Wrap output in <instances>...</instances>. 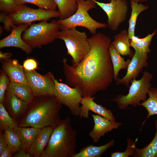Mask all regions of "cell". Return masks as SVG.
Wrapping results in <instances>:
<instances>
[{
	"label": "cell",
	"instance_id": "24",
	"mask_svg": "<svg viewBox=\"0 0 157 157\" xmlns=\"http://www.w3.org/2000/svg\"><path fill=\"white\" fill-rule=\"evenodd\" d=\"M131 12L128 21L129 27L127 31L129 39L135 36V31L138 16L142 12L147 10L148 5H144L133 1H130Z\"/></svg>",
	"mask_w": 157,
	"mask_h": 157
},
{
	"label": "cell",
	"instance_id": "28",
	"mask_svg": "<svg viewBox=\"0 0 157 157\" xmlns=\"http://www.w3.org/2000/svg\"><path fill=\"white\" fill-rule=\"evenodd\" d=\"M149 97L139 106L145 108L148 113L147 119L150 116L157 115V88L151 87L148 92Z\"/></svg>",
	"mask_w": 157,
	"mask_h": 157
},
{
	"label": "cell",
	"instance_id": "16",
	"mask_svg": "<svg viewBox=\"0 0 157 157\" xmlns=\"http://www.w3.org/2000/svg\"><path fill=\"white\" fill-rule=\"evenodd\" d=\"M1 60L2 70L7 75L10 82L28 84L23 65L17 60L10 58Z\"/></svg>",
	"mask_w": 157,
	"mask_h": 157
},
{
	"label": "cell",
	"instance_id": "7",
	"mask_svg": "<svg viewBox=\"0 0 157 157\" xmlns=\"http://www.w3.org/2000/svg\"><path fill=\"white\" fill-rule=\"evenodd\" d=\"M58 39L64 42L67 53L72 58V65L81 62L90 50L89 38L85 32L79 31L76 28L59 31Z\"/></svg>",
	"mask_w": 157,
	"mask_h": 157
},
{
	"label": "cell",
	"instance_id": "6",
	"mask_svg": "<svg viewBox=\"0 0 157 157\" xmlns=\"http://www.w3.org/2000/svg\"><path fill=\"white\" fill-rule=\"evenodd\" d=\"M60 29L57 21L53 19L50 22L41 21L31 24L23 33L22 38L32 49L41 48L57 39Z\"/></svg>",
	"mask_w": 157,
	"mask_h": 157
},
{
	"label": "cell",
	"instance_id": "14",
	"mask_svg": "<svg viewBox=\"0 0 157 157\" xmlns=\"http://www.w3.org/2000/svg\"><path fill=\"white\" fill-rule=\"evenodd\" d=\"M92 116L94 125L88 134L94 143H97L106 133L117 129L122 124L121 122L110 120L97 114H92Z\"/></svg>",
	"mask_w": 157,
	"mask_h": 157
},
{
	"label": "cell",
	"instance_id": "17",
	"mask_svg": "<svg viewBox=\"0 0 157 157\" xmlns=\"http://www.w3.org/2000/svg\"><path fill=\"white\" fill-rule=\"evenodd\" d=\"M53 129L51 127H47L40 129L28 153L33 157H40L48 143Z\"/></svg>",
	"mask_w": 157,
	"mask_h": 157
},
{
	"label": "cell",
	"instance_id": "11",
	"mask_svg": "<svg viewBox=\"0 0 157 157\" xmlns=\"http://www.w3.org/2000/svg\"><path fill=\"white\" fill-rule=\"evenodd\" d=\"M24 70L27 84L34 97L54 96V77L51 72H49L42 75L35 70Z\"/></svg>",
	"mask_w": 157,
	"mask_h": 157
},
{
	"label": "cell",
	"instance_id": "5",
	"mask_svg": "<svg viewBox=\"0 0 157 157\" xmlns=\"http://www.w3.org/2000/svg\"><path fill=\"white\" fill-rule=\"evenodd\" d=\"M78 8L75 13L69 17L57 20L61 30L69 29L77 27H84L92 35L96 33L97 29L105 28L107 24L97 21L89 15L88 12L96 7L93 0H77Z\"/></svg>",
	"mask_w": 157,
	"mask_h": 157
},
{
	"label": "cell",
	"instance_id": "18",
	"mask_svg": "<svg viewBox=\"0 0 157 157\" xmlns=\"http://www.w3.org/2000/svg\"><path fill=\"white\" fill-rule=\"evenodd\" d=\"M13 130L17 135L21 141V148L28 153L40 129L33 127L27 128L18 126Z\"/></svg>",
	"mask_w": 157,
	"mask_h": 157
},
{
	"label": "cell",
	"instance_id": "31",
	"mask_svg": "<svg viewBox=\"0 0 157 157\" xmlns=\"http://www.w3.org/2000/svg\"><path fill=\"white\" fill-rule=\"evenodd\" d=\"M17 5L29 3L39 8L50 10H56L57 5L53 0H14Z\"/></svg>",
	"mask_w": 157,
	"mask_h": 157
},
{
	"label": "cell",
	"instance_id": "1",
	"mask_svg": "<svg viewBox=\"0 0 157 157\" xmlns=\"http://www.w3.org/2000/svg\"><path fill=\"white\" fill-rule=\"evenodd\" d=\"M90 50L84 59L76 65H69L63 60L66 84L81 91L83 97H93L104 91L114 80V71L108 48L111 40L99 32L89 38Z\"/></svg>",
	"mask_w": 157,
	"mask_h": 157
},
{
	"label": "cell",
	"instance_id": "9",
	"mask_svg": "<svg viewBox=\"0 0 157 157\" xmlns=\"http://www.w3.org/2000/svg\"><path fill=\"white\" fill-rule=\"evenodd\" d=\"M53 80L54 96L61 104L68 107L72 115L79 116L81 109L80 105L83 98L80 90L59 82L54 77Z\"/></svg>",
	"mask_w": 157,
	"mask_h": 157
},
{
	"label": "cell",
	"instance_id": "15",
	"mask_svg": "<svg viewBox=\"0 0 157 157\" xmlns=\"http://www.w3.org/2000/svg\"><path fill=\"white\" fill-rule=\"evenodd\" d=\"M94 99L95 98L93 97L83 98L81 103L82 105L79 116V118H88L89 111H91L108 119L115 121L116 118L111 110L97 104L94 101Z\"/></svg>",
	"mask_w": 157,
	"mask_h": 157
},
{
	"label": "cell",
	"instance_id": "39",
	"mask_svg": "<svg viewBox=\"0 0 157 157\" xmlns=\"http://www.w3.org/2000/svg\"><path fill=\"white\" fill-rule=\"evenodd\" d=\"M12 54L10 52L3 53L0 51V59L2 60H6L10 59Z\"/></svg>",
	"mask_w": 157,
	"mask_h": 157
},
{
	"label": "cell",
	"instance_id": "25",
	"mask_svg": "<svg viewBox=\"0 0 157 157\" xmlns=\"http://www.w3.org/2000/svg\"><path fill=\"white\" fill-rule=\"evenodd\" d=\"M157 31L153 32L143 38H139L135 36L130 40L131 47L139 52L148 54L150 52L149 46L154 36L156 34Z\"/></svg>",
	"mask_w": 157,
	"mask_h": 157
},
{
	"label": "cell",
	"instance_id": "23",
	"mask_svg": "<svg viewBox=\"0 0 157 157\" xmlns=\"http://www.w3.org/2000/svg\"><path fill=\"white\" fill-rule=\"evenodd\" d=\"M108 50L113 69L114 80L115 81L118 78L120 70L127 68L131 60H125L115 49L111 42L109 46Z\"/></svg>",
	"mask_w": 157,
	"mask_h": 157
},
{
	"label": "cell",
	"instance_id": "12",
	"mask_svg": "<svg viewBox=\"0 0 157 157\" xmlns=\"http://www.w3.org/2000/svg\"><path fill=\"white\" fill-rule=\"evenodd\" d=\"M148 54L135 51L127 68L126 74L122 78H118L116 80V84H122L129 87L131 81L136 79L144 68L148 66Z\"/></svg>",
	"mask_w": 157,
	"mask_h": 157
},
{
	"label": "cell",
	"instance_id": "37",
	"mask_svg": "<svg viewBox=\"0 0 157 157\" xmlns=\"http://www.w3.org/2000/svg\"><path fill=\"white\" fill-rule=\"evenodd\" d=\"M15 153L13 156L14 157H33L32 155L22 148Z\"/></svg>",
	"mask_w": 157,
	"mask_h": 157
},
{
	"label": "cell",
	"instance_id": "32",
	"mask_svg": "<svg viewBox=\"0 0 157 157\" xmlns=\"http://www.w3.org/2000/svg\"><path fill=\"white\" fill-rule=\"evenodd\" d=\"M136 140L134 142L130 138L127 139V147L126 150L123 152H115L112 153L110 156L111 157H128L132 156L134 153L136 147Z\"/></svg>",
	"mask_w": 157,
	"mask_h": 157
},
{
	"label": "cell",
	"instance_id": "30",
	"mask_svg": "<svg viewBox=\"0 0 157 157\" xmlns=\"http://www.w3.org/2000/svg\"><path fill=\"white\" fill-rule=\"evenodd\" d=\"M0 126L5 129H13L18 126L16 122L9 115L3 104L0 103Z\"/></svg>",
	"mask_w": 157,
	"mask_h": 157
},
{
	"label": "cell",
	"instance_id": "22",
	"mask_svg": "<svg viewBox=\"0 0 157 157\" xmlns=\"http://www.w3.org/2000/svg\"><path fill=\"white\" fill-rule=\"evenodd\" d=\"M113 139L108 142L100 146H94L90 145L82 148L78 153H76L73 157H100L114 144Z\"/></svg>",
	"mask_w": 157,
	"mask_h": 157
},
{
	"label": "cell",
	"instance_id": "13",
	"mask_svg": "<svg viewBox=\"0 0 157 157\" xmlns=\"http://www.w3.org/2000/svg\"><path fill=\"white\" fill-rule=\"evenodd\" d=\"M31 25L26 24L13 26L10 34L0 40V48L14 47L21 49L27 54L31 53L32 49L23 40L22 36Z\"/></svg>",
	"mask_w": 157,
	"mask_h": 157
},
{
	"label": "cell",
	"instance_id": "40",
	"mask_svg": "<svg viewBox=\"0 0 157 157\" xmlns=\"http://www.w3.org/2000/svg\"><path fill=\"white\" fill-rule=\"evenodd\" d=\"M130 1H133L138 3H141L147 1L148 0H130Z\"/></svg>",
	"mask_w": 157,
	"mask_h": 157
},
{
	"label": "cell",
	"instance_id": "29",
	"mask_svg": "<svg viewBox=\"0 0 157 157\" xmlns=\"http://www.w3.org/2000/svg\"><path fill=\"white\" fill-rule=\"evenodd\" d=\"M3 137L8 146L10 147L15 153L19 151L22 147V143L17 133L13 129H3Z\"/></svg>",
	"mask_w": 157,
	"mask_h": 157
},
{
	"label": "cell",
	"instance_id": "36",
	"mask_svg": "<svg viewBox=\"0 0 157 157\" xmlns=\"http://www.w3.org/2000/svg\"><path fill=\"white\" fill-rule=\"evenodd\" d=\"M15 153L12 149L7 146L2 153L0 154V157H10Z\"/></svg>",
	"mask_w": 157,
	"mask_h": 157
},
{
	"label": "cell",
	"instance_id": "26",
	"mask_svg": "<svg viewBox=\"0 0 157 157\" xmlns=\"http://www.w3.org/2000/svg\"><path fill=\"white\" fill-rule=\"evenodd\" d=\"M60 14V19L67 18L74 13L78 8L77 0H53Z\"/></svg>",
	"mask_w": 157,
	"mask_h": 157
},
{
	"label": "cell",
	"instance_id": "4",
	"mask_svg": "<svg viewBox=\"0 0 157 157\" xmlns=\"http://www.w3.org/2000/svg\"><path fill=\"white\" fill-rule=\"evenodd\" d=\"M58 11L39 8L35 9L24 4L18 5L12 12L9 13H1L0 21L3 24V28L7 32L11 30L14 25L31 23L36 21H47L53 18L59 17Z\"/></svg>",
	"mask_w": 157,
	"mask_h": 157
},
{
	"label": "cell",
	"instance_id": "8",
	"mask_svg": "<svg viewBox=\"0 0 157 157\" xmlns=\"http://www.w3.org/2000/svg\"><path fill=\"white\" fill-rule=\"evenodd\" d=\"M152 77L150 73L144 71L140 79H133L131 81L126 95L118 94L112 100L116 102L118 108L121 110L127 109L129 106L133 107L139 106L141 101L147 99Z\"/></svg>",
	"mask_w": 157,
	"mask_h": 157
},
{
	"label": "cell",
	"instance_id": "21",
	"mask_svg": "<svg viewBox=\"0 0 157 157\" xmlns=\"http://www.w3.org/2000/svg\"><path fill=\"white\" fill-rule=\"evenodd\" d=\"M8 88L13 94L28 105L34 97L31 89L27 84L9 81Z\"/></svg>",
	"mask_w": 157,
	"mask_h": 157
},
{
	"label": "cell",
	"instance_id": "20",
	"mask_svg": "<svg viewBox=\"0 0 157 157\" xmlns=\"http://www.w3.org/2000/svg\"><path fill=\"white\" fill-rule=\"evenodd\" d=\"M4 103L16 116L19 115L25 111L28 105L13 94L8 87L5 93Z\"/></svg>",
	"mask_w": 157,
	"mask_h": 157
},
{
	"label": "cell",
	"instance_id": "34",
	"mask_svg": "<svg viewBox=\"0 0 157 157\" xmlns=\"http://www.w3.org/2000/svg\"><path fill=\"white\" fill-rule=\"evenodd\" d=\"M17 6L14 0H0V9L3 13H10Z\"/></svg>",
	"mask_w": 157,
	"mask_h": 157
},
{
	"label": "cell",
	"instance_id": "38",
	"mask_svg": "<svg viewBox=\"0 0 157 157\" xmlns=\"http://www.w3.org/2000/svg\"><path fill=\"white\" fill-rule=\"evenodd\" d=\"M7 146L8 145L3 137V135L1 133L0 135V154L2 153Z\"/></svg>",
	"mask_w": 157,
	"mask_h": 157
},
{
	"label": "cell",
	"instance_id": "35",
	"mask_svg": "<svg viewBox=\"0 0 157 157\" xmlns=\"http://www.w3.org/2000/svg\"><path fill=\"white\" fill-rule=\"evenodd\" d=\"M38 64L36 60L33 58H28L24 62L23 66L26 70L31 71L38 68Z\"/></svg>",
	"mask_w": 157,
	"mask_h": 157
},
{
	"label": "cell",
	"instance_id": "3",
	"mask_svg": "<svg viewBox=\"0 0 157 157\" xmlns=\"http://www.w3.org/2000/svg\"><path fill=\"white\" fill-rule=\"evenodd\" d=\"M76 135L70 117L61 120L53 128L48 143L40 157H73L76 153Z\"/></svg>",
	"mask_w": 157,
	"mask_h": 157
},
{
	"label": "cell",
	"instance_id": "19",
	"mask_svg": "<svg viewBox=\"0 0 157 157\" xmlns=\"http://www.w3.org/2000/svg\"><path fill=\"white\" fill-rule=\"evenodd\" d=\"M111 43L122 56L132 57L134 53L130 48V39L126 30H122L120 33L115 35L114 40Z\"/></svg>",
	"mask_w": 157,
	"mask_h": 157
},
{
	"label": "cell",
	"instance_id": "27",
	"mask_svg": "<svg viewBox=\"0 0 157 157\" xmlns=\"http://www.w3.org/2000/svg\"><path fill=\"white\" fill-rule=\"evenodd\" d=\"M156 128L155 135L151 141L146 146L141 149L136 147L132 156L136 157H157V120L155 122Z\"/></svg>",
	"mask_w": 157,
	"mask_h": 157
},
{
	"label": "cell",
	"instance_id": "41",
	"mask_svg": "<svg viewBox=\"0 0 157 157\" xmlns=\"http://www.w3.org/2000/svg\"><path fill=\"white\" fill-rule=\"evenodd\" d=\"M109 1H110L112 0H108Z\"/></svg>",
	"mask_w": 157,
	"mask_h": 157
},
{
	"label": "cell",
	"instance_id": "2",
	"mask_svg": "<svg viewBox=\"0 0 157 157\" xmlns=\"http://www.w3.org/2000/svg\"><path fill=\"white\" fill-rule=\"evenodd\" d=\"M35 97L30 104L31 107L19 126L40 130L47 127L53 128L61 120L59 112L62 104L54 96Z\"/></svg>",
	"mask_w": 157,
	"mask_h": 157
},
{
	"label": "cell",
	"instance_id": "10",
	"mask_svg": "<svg viewBox=\"0 0 157 157\" xmlns=\"http://www.w3.org/2000/svg\"><path fill=\"white\" fill-rule=\"evenodd\" d=\"M93 0L106 14L108 27L112 31H116L126 20L129 9L126 0H113L108 3Z\"/></svg>",
	"mask_w": 157,
	"mask_h": 157
},
{
	"label": "cell",
	"instance_id": "33",
	"mask_svg": "<svg viewBox=\"0 0 157 157\" xmlns=\"http://www.w3.org/2000/svg\"><path fill=\"white\" fill-rule=\"evenodd\" d=\"M9 81L7 75L2 70L0 75V103H4L6 92Z\"/></svg>",
	"mask_w": 157,
	"mask_h": 157
}]
</instances>
